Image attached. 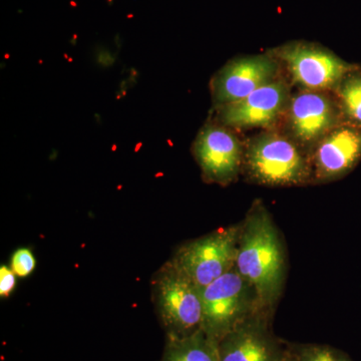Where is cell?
I'll list each match as a JSON object with an SVG mask.
<instances>
[{
  "label": "cell",
  "instance_id": "4fadbf2b",
  "mask_svg": "<svg viewBox=\"0 0 361 361\" xmlns=\"http://www.w3.org/2000/svg\"><path fill=\"white\" fill-rule=\"evenodd\" d=\"M164 361H220L218 342L200 329L186 337H171Z\"/></svg>",
  "mask_w": 361,
  "mask_h": 361
},
{
  "label": "cell",
  "instance_id": "2e32d148",
  "mask_svg": "<svg viewBox=\"0 0 361 361\" xmlns=\"http://www.w3.org/2000/svg\"><path fill=\"white\" fill-rule=\"evenodd\" d=\"M35 265L37 262L30 249L20 248L14 252L11 258V269L16 276H28L35 270Z\"/></svg>",
  "mask_w": 361,
  "mask_h": 361
},
{
  "label": "cell",
  "instance_id": "3957f363",
  "mask_svg": "<svg viewBox=\"0 0 361 361\" xmlns=\"http://www.w3.org/2000/svg\"><path fill=\"white\" fill-rule=\"evenodd\" d=\"M260 310L255 289L235 267L202 288L201 329L217 342Z\"/></svg>",
  "mask_w": 361,
  "mask_h": 361
},
{
  "label": "cell",
  "instance_id": "7a4b0ae2",
  "mask_svg": "<svg viewBox=\"0 0 361 361\" xmlns=\"http://www.w3.org/2000/svg\"><path fill=\"white\" fill-rule=\"evenodd\" d=\"M243 174L261 186L312 184L310 156L277 129L262 130L245 142Z\"/></svg>",
  "mask_w": 361,
  "mask_h": 361
},
{
  "label": "cell",
  "instance_id": "277c9868",
  "mask_svg": "<svg viewBox=\"0 0 361 361\" xmlns=\"http://www.w3.org/2000/svg\"><path fill=\"white\" fill-rule=\"evenodd\" d=\"M299 90L332 92L355 63L314 42H291L269 51Z\"/></svg>",
  "mask_w": 361,
  "mask_h": 361
},
{
  "label": "cell",
  "instance_id": "8992f818",
  "mask_svg": "<svg viewBox=\"0 0 361 361\" xmlns=\"http://www.w3.org/2000/svg\"><path fill=\"white\" fill-rule=\"evenodd\" d=\"M341 123V111L332 92L298 90L292 94L276 129L310 156L316 145Z\"/></svg>",
  "mask_w": 361,
  "mask_h": 361
},
{
  "label": "cell",
  "instance_id": "9a60e30c",
  "mask_svg": "<svg viewBox=\"0 0 361 361\" xmlns=\"http://www.w3.org/2000/svg\"><path fill=\"white\" fill-rule=\"evenodd\" d=\"M287 361H353L345 353L325 344L287 342Z\"/></svg>",
  "mask_w": 361,
  "mask_h": 361
},
{
  "label": "cell",
  "instance_id": "7c38bea8",
  "mask_svg": "<svg viewBox=\"0 0 361 361\" xmlns=\"http://www.w3.org/2000/svg\"><path fill=\"white\" fill-rule=\"evenodd\" d=\"M310 158L312 184L346 177L361 161V128L341 123L316 145Z\"/></svg>",
  "mask_w": 361,
  "mask_h": 361
},
{
  "label": "cell",
  "instance_id": "52a82bcc",
  "mask_svg": "<svg viewBox=\"0 0 361 361\" xmlns=\"http://www.w3.org/2000/svg\"><path fill=\"white\" fill-rule=\"evenodd\" d=\"M240 229L239 223L187 242L171 261L197 286L204 288L235 267Z\"/></svg>",
  "mask_w": 361,
  "mask_h": 361
},
{
  "label": "cell",
  "instance_id": "30bf717a",
  "mask_svg": "<svg viewBox=\"0 0 361 361\" xmlns=\"http://www.w3.org/2000/svg\"><path fill=\"white\" fill-rule=\"evenodd\" d=\"M283 71L280 61L269 51L231 59L211 80L213 108L241 101L256 90L283 78Z\"/></svg>",
  "mask_w": 361,
  "mask_h": 361
},
{
  "label": "cell",
  "instance_id": "e0dca14e",
  "mask_svg": "<svg viewBox=\"0 0 361 361\" xmlns=\"http://www.w3.org/2000/svg\"><path fill=\"white\" fill-rule=\"evenodd\" d=\"M16 274L6 265L0 267V296L6 298L16 288Z\"/></svg>",
  "mask_w": 361,
  "mask_h": 361
},
{
  "label": "cell",
  "instance_id": "5b68a950",
  "mask_svg": "<svg viewBox=\"0 0 361 361\" xmlns=\"http://www.w3.org/2000/svg\"><path fill=\"white\" fill-rule=\"evenodd\" d=\"M153 297L171 337H186L201 329L202 289L168 261L153 279Z\"/></svg>",
  "mask_w": 361,
  "mask_h": 361
},
{
  "label": "cell",
  "instance_id": "ba28073f",
  "mask_svg": "<svg viewBox=\"0 0 361 361\" xmlns=\"http://www.w3.org/2000/svg\"><path fill=\"white\" fill-rule=\"evenodd\" d=\"M245 144L234 130L208 121L195 139L192 153L209 184L228 186L243 174Z\"/></svg>",
  "mask_w": 361,
  "mask_h": 361
},
{
  "label": "cell",
  "instance_id": "6da1fadb",
  "mask_svg": "<svg viewBox=\"0 0 361 361\" xmlns=\"http://www.w3.org/2000/svg\"><path fill=\"white\" fill-rule=\"evenodd\" d=\"M235 268L255 289L263 310L274 312L287 275L283 239L262 201H255L240 223Z\"/></svg>",
  "mask_w": 361,
  "mask_h": 361
},
{
  "label": "cell",
  "instance_id": "5bb4252c",
  "mask_svg": "<svg viewBox=\"0 0 361 361\" xmlns=\"http://www.w3.org/2000/svg\"><path fill=\"white\" fill-rule=\"evenodd\" d=\"M332 94L341 109L343 122L361 128V66L355 63Z\"/></svg>",
  "mask_w": 361,
  "mask_h": 361
},
{
  "label": "cell",
  "instance_id": "8fae6325",
  "mask_svg": "<svg viewBox=\"0 0 361 361\" xmlns=\"http://www.w3.org/2000/svg\"><path fill=\"white\" fill-rule=\"evenodd\" d=\"M273 313L260 310L218 341L220 361H287V342L271 329Z\"/></svg>",
  "mask_w": 361,
  "mask_h": 361
},
{
  "label": "cell",
  "instance_id": "9c48e42d",
  "mask_svg": "<svg viewBox=\"0 0 361 361\" xmlns=\"http://www.w3.org/2000/svg\"><path fill=\"white\" fill-rule=\"evenodd\" d=\"M291 84L283 77L256 90L241 101L214 109L213 120L230 129H276L292 97Z\"/></svg>",
  "mask_w": 361,
  "mask_h": 361
}]
</instances>
